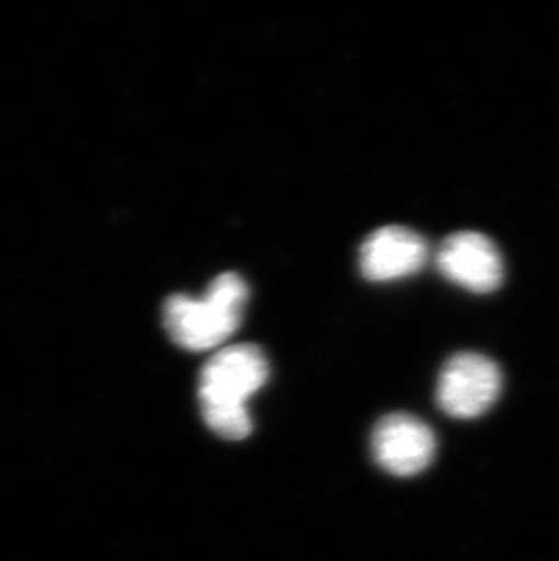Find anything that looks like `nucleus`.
Listing matches in <instances>:
<instances>
[{
  "instance_id": "423d86ee",
  "label": "nucleus",
  "mask_w": 559,
  "mask_h": 561,
  "mask_svg": "<svg viewBox=\"0 0 559 561\" xmlns=\"http://www.w3.org/2000/svg\"><path fill=\"white\" fill-rule=\"evenodd\" d=\"M429 245L422 234L403 226L376 229L360 248L358 265L370 282L411 276L427 262Z\"/></svg>"
},
{
  "instance_id": "39448f33",
  "label": "nucleus",
  "mask_w": 559,
  "mask_h": 561,
  "mask_svg": "<svg viewBox=\"0 0 559 561\" xmlns=\"http://www.w3.org/2000/svg\"><path fill=\"white\" fill-rule=\"evenodd\" d=\"M370 445L376 463L395 477L420 474L431 466L436 453L433 431L411 414H389L381 419Z\"/></svg>"
},
{
  "instance_id": "20e7f679",
  "label": "nucleus",
  "mask_w": 559,
  "mask_h": 561,
  "mask_svg": "<svg viewBox=\"0 0 559 561\" xmlns=\"http://www.w3.org/2000/svg\"><path fill=\"white\" fill-rule=\"evenodd\" d=\"M436 264L447 280L478 295L497 291L505 275L502 254L494 242L475 231H461L445 239Z\"/></svg>"
},
{
  "instance_id": "f03ea898",
  "label": "nucleus",
  "mask_w": 559,
  "mask_h": 561,
  "mask_svg": "<svg viewBox=\"0 0 559 561\" xmlns=\"http://www.w3.org/2000/svg\"><path fill=\"white\" fill-rule=\"evenodd\" d=\"M270 378L264 351L251 344L231 345L207 360L198 380L201 409H248L249 398Z\"/></svg>"
},
{
  "instance_id": "7ed1b4c3",
  "label": "nucleus",
  "mask_w": 559,
  "mask_h": 561,
  "mask_svg": "<svg viewBox=\"0 0 559 561\" xmlns=\"http://www.w3.org/2000/svg\"><path fill=\"white\" fill-rule=\"evenodd\" d=\"M502 391L500 367L480 353H458L440 373L438 405L458 420L478 419Z\"/></svg>"
},
{
  "instance_id": "f257e3e1",
  "label": "nucleus",
  "mask_w": 559,
  "mask_h": 561,
  "mask_svg": "<svg viewBox=\"0 0 559 561\" xmlns=\"http://www.w3.org/2000/svg\"><path fill=\"white\" fill-rule=\"evenodd\" d=\"M248 284L237 273H223L202 298L173 295L164 304V328L174 344L187 351L215 350L242 323Z\"/></svg>"
}]
</instances>
